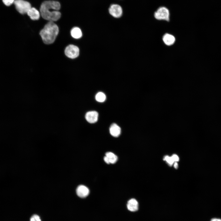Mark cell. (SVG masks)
Returning <instances> with one entry per match:
<instances>
[{"label": "cell", "instance_id": "cell-8", "mask_svg": "<svg viewBox=\"0 0 221 221\" xmlns=\"http://www.w3.org/2000/svg\"><path fill=\"white\" fill-rule=\"evenodd\" d=\"M76 192L78 196L80 198H85L88 196L89 193V189L83 185H80L76 189Z\"/></svg>", "mask_w": 221, "mask_h": 221}, {"label": "cell", "instance_id": "cell-5", "mask_svg": "<svg viewBox=\"0 0 221 221\" xmlns=\"http://www.w3.org/2000/svg\"><path fill=\"white\" fill-rule=\"evenodd\" d=\"M79 48L74 45H70L65 48L64 53L68 57L75 59L78 57L79 55Z\"/></svg>", "mask_w": 221, "mask_h": 221}, {"label": "cell", "instance_id": "cell-13", "mask_svg": "<svg viewBox=\"0 0 221 221\" xmlns=\"http://www.w3.org/2000/svg\"><path fill=\"white\" fill-rule=\"evenodd\" d=\"M27 14L32 20H38L40 17V12L34 7H31L28 12Z\"/></svg>", "mask_w": 221, "mask_h": 221}, {"label": "cell", "instance_id": "cell-15", "mask_svg": "<svg viewBox=\"0 0 221 221\" xmlns=\"http://www.w3.org/2000/svg\"><path fill=\"white\" fill-rule=\"evenodd\" d=\"M95 98L97 101L99 102H103L105 101L106 96L104 93L100 92L96 94Z\"/></svg>", "mask_w": 221, "mask_h": 221}, {"label": "cell", "instance_id": "cell-9", "mask_svg": "<svg viewBox=\"0 0 221 221\" xmlns=\"http://www.w3.org/2000/svg\"><path fill=\"white\" fill-rule=\"evenodd\" d=\"M126 206L127 209L131 212H135L138 209V203L135 199H131L127 203Z\"/></svg>", "mask_w": 221, "mask_h": 221}, {"label": "cell", "instance_id": "cell-18", "mask_svg": "<svg viewBox=\"0 0 221 221\" xmlns=\"http://www.w3.org/2000/svg\"><path fill=\"white\" fill-rule=\"evenodd\" d=\"M15 0H2L3 3L6 6H9L14 3Z\"/></svg>", "mask_w": 221, "mask_h": 221}, {"label": "cell", "instance_id": "cell-17", "mask_svg": "<svg viewBox=\"0 0 221 221\" xmlns=\"http://www.w3.org/2000/svg\"><path fill=\"white\" fill-rule=\"evenodd\" d=\"M30 221H41L40 217L37 215H34L32 216Z\"/></svg>", "mask_w": 221, "mask_h": 221}, {"label": "cell", "instance_id": "cell-4", "mask_svg": "<svg viewBox=\"0 0 221 221\" xmlns=\"http://www.w3.org/2000/svg\"><path fill=\"white\" fill-rule=\"evenodd\" d=\"M14 3L17 10L21 14H27L31 8L30 3L24 0H15Z\"/></svg>", "mask_w": 221, "mask_h": 221}, {"label": "cell", "instance_id": "cell-19", "mask_svg": "<svg viewBox=\"0 0 221 221\" xmlns=\"http://www.w3.org/2000/svg\"><path fill=\"white\" fill-rule=\"evenodd\" d=\"M174 162H177L179 161V158L178 156L176 154H173L171 157Z\"/></svg>", "mask_w": 221, "mask_h": 221}, {"label": "cell", "instance_id": "cell-16", "mask_svg": "<svg viewBox=\"0 0 221 221\" xmlns=\"http://www.w3.org/2000/svg\"><path fill=\"white\" fill-rule=\"evenodd\" d=\"M164 160H165L169 165H172L174 162L171 157L166 156L164 157Z\"/></svg>", "mask_w": 221, "mask_h": 221}, {"label": "cell", "instance_id": "cell-14", "mask_svg": "<svg viewBox=\"0 0 221 221\" xmlns=\"http://www.w3.org/2000/svg\"><path fill=\"white\" fill-rule=\"evenodd\" d=\"M71 34L72 37L76 39L80 38L82 35L81 30L78 27H74L72 29Z\"/></svg>", "mask_w": 221, "mask_h": 221}, {"label": "cell", "instance_id": "cell-10", "mask_svg": "<svg viewBox=\"0 0 221 221\" xmlns=\"http://www.w3.org/2000/svg\"><path fill=\"white\" fill-rule=\"evenodd\" d=\"M104 160L105 162L107 164H114L117 161L118 157L113 153L108 152L106 153Z\"/></svg>", "mask_w": 221, "mask_h": 221}, {"label": "cell", "instance_id": "cell-11", "mask_svg": "<svg viewBox=\"0 0 221 221\" xmlns=\"http://www.w3.org/2000/svg\"><path fill=\"white\" fill-rule=\"evenodd\" d=\"M110 133L114 137H118L121 133V128L117 124H112L109 128Z\"/></svg>", "mask_w": 221, "mask_h": 221}, {"label": "cell", "instance_id": "cell-1", "mask_svg": "<svg viewBox=\"0 0 221 221\" xmlns=\"http://www.w3.org/2000/svg\"><path fill=\"white\" fill-rule=\"evenodd\" d=\"M60 8V3L54 1L44 2L40 7V13L44 19L49 21H56L61 17V13L58 10Z\"/></svg>", "mask_w": 221, "mask_h": 221}, {"label": "cell", "instance_id": "cell-20", "mask_svg": "<svg viewBox=\"0 0 221 221\" xmlns=\"http://www.w3.org/2000/svg\"><path fill=\"white\" fill-rule=\"evenodd\" d=\"M210 221H221V219L218 218H214L211 219Z\"/></svg>", "mask_w": 221, "mask_h": 221}, {"label": "cell", "instance_id": "cell-3", "mask_svg": "<svg viewBox=\"0 0 221 221\" xmlns=\"http://www.w3.org/2000/svg\"><path fill=\"white\" fill-rule=\"evenodd\" d=\"M153 16L157 20L169 21L170 16L169 10L165 6H160L154 12Z\"/></svg>", "mask_w": 221, "mask_h": 221}, {"label": "cell", "instance_id": "cell-6", "mask_svg": "<svg viewBox=\"0 0 221 221\" xmlns=\"http://www.w3.org/2000/svg\"><path fill=\"white\" fill-rule=\"evenodd\" d=\"M110 14L115 18L120 17L122 14V9L119 5L113 4L111 5L109 9Z\"/></svg>", "mask_w": 221, "mask_h": 221}, {"label": "cell", "instance_id": "cell-2", "mask_svg": "<svg viewBox=\"0 0 221 221\" xmlns=\"http://www.w3.org/2000/svg\"><path fill=\"white\" fill-rule=\"evenodd\" d=\"M59 32L58 26L52 21H49L40 32V35L44 43L50 44L55 41Z\"/></svg>", "mask_w": 221, "mask_h": 221}, {"label": "cell", "instance_id": "cell-21", "mask_svg": "<svg viewBox=\"0 0 221 221\" xmlns=\"http://www.w3.org/2000/svg\"><path fill=\"white\" fill-rule=\"evenodd\" d=\"M174 167L175 169H177L178 167V165L177 162H175L174 164Z\"/></svg>", "mask_w": 221, "mask_h": 221}, {"label": "cell", "instance_id": "cell-12", "mask_svg": "<svg viewBox=\"0 0 221 221\" xmlns=\"http://www.w3.org/2000/svg\"><path fill=\"white\" fill-rule=\"evenodd\" d=\"M162 40L164 43L168 46L172 45L175 41V37L173 35L167 33L164 35Z\"/></svg>", "mask_w": 221, "mask_h": 221}, {"label": "cell", "instance_id": "cell-7", "mask_svg": "<svg viewBox=\"0 0 221 221\" xmlns=\"http://www.w3.org/2000/svg\"><path fill=\"white\" fill-rule=\"evenodd\" d=\"M98 113L95 111L87 112L85 115L86 120L89 123H93L96 122L98 120Z\"/></svg>", "mask_w": 221, "mask_h": 221}]
</instances>
